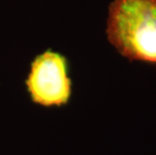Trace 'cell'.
I'll return each instance as SVG.
<instances>
[{"label":"cell","instance_id":"1","mask_svg":"<svg viewBox=\"0 0 156 155\" xmlns=\"http://www.w3.org/2000/svg\"><path fill=\"white\" fill-rule=\"evenodd\" d=\"M106 35L129 61L156 64V0H113Z\"/></svg>","mask_w":156,"mask_h":155},{"label":"cell","instance_id":"2","mask_svg":"<svg viewBox=\"0 0 156 155\" xmlns=\"http://www.w3.org/2000/svg\"><path fill=\"white\" fill-rule=\"evenodd\" d=\"M68 58L51 48L37 55L30 62L25 79L26 91L32 103L42 107L67 105L73 94Z\"/></svg>","mask_w":156,"mask_h":155}]
</instances>
